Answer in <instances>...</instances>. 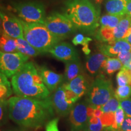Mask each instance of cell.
Instances as JSON below:
<instances>
[{
  "label": "cell",
  "instance_id": "ac0fdd59",
  "mask_svg": "<svg viewBox=\"0 0 131 131\" xmlns=\"http://www.w3.org/2000/svg\"><path fill=\"white\" fill-rule=\"evenodd\" d=\"M131 24V16L125 15L115 28L113 29L114 41L125 39L129 34Z\"/></svg>",
  "mask_w": 131,
  "mask_h": 131
},
{
  "label": "cell",
  "instance_id": "277c9868",
  "mask_svg": "<svg viewBox=\"0 0 131 131\" xmlns=\"http://www.w3.org/2000/svg\"><path fill=\"white\" fill-rule=\"evenodd\" d=\"M21 21L24 31V38L30 45L41 53L49 52L61 38L53 35L42 23H28Z\"/></svg>",
  "mask_w": 131,
  "mask_h": 131
},
{
  "label": "cell",
  "instance_id": "30bf717a",
  "mask_svg": "<svg viewBox=\"0 0 131 131\" xmlns=\"http://www.w3.org/2000/svg\"><path fill=\"white\" fill-rule=\"evenodd\" d=\"M89 104L86 100L75 104L70 112L69 120L72 131H84L89 119Z\"/></svg>",
  "mask_w": 131,
  "mask_h": 131
},
{
  "label": "cell",
  "instance_id": "f1b7e54d",
  "mask_svg": "<svg viewBox=\"0 0 131 131\" xmlns=\"http://www.w3.org/2000/svg\"><path fill=\"white\" fill-rule=\"evenodd\" d=\"M114 95L119 101L129 98L131 95V86L127 85L124 86H118L115 91Z\"/></svg>",
  "mask_w": 131,
  "mask_h": 131
},
{
  "label": "cell",
  "instance_id": "74e56055",
  "mask_svg": "<svg viewBox=\"0 0 131 131\" xmlns=\"http://www.w3.org/2000/svg\"><path fill=\"white\" fill-rule=\"evenodd\" d=\"M6 131H28L27 130V128L26 127H19V128H18V127H14V128H11L9 129H7Z\"/></svg>",
  "mask_w": 131,
  "mask_h": 131
},
{
  "label": "cell",
  "instance_id": "cb8c5ba5",
  "mask_svg": "<svg viewBox=\"0 0 131 131\" xmlns=\"http://www.w3.org/2000/svg\"><path fill=\"white\" fill-rule=\"evenodd\" d=\"M123 66L122 62L119 61V60L118 58L108 57L107 60H106L104 72L107 75H111L114 74L115 72L122 69Z\"/></svg>",
  "mask_w": 131,
  "mask_h": 131
},
{
  "label": "cell",
  "instance_id": "d590c367",
  "mask_svg": "<svg viewBox=\"0 0 131 131\" xmlns=\"http://www.w3.org/2000/svg\"><path fill=\"white\" fill-rule=\"evenodd\" d=\"M110 131H131V117H126L120 128L118 129L112 128Z\"/></svg>",
  "mask_w": 131,
  "mask_h": 131
},
{
  "label": "cell",
  "instance_id": "9c48e42d",
  "mask_svg": "<svg viewBox=\"0 0 131 131\" xmlns=\"http://www.w3.org/2000/svg\"><path fill=\"white\" fill-rule=\"evenodd\" d=\"M30 57L20 52H0V70L7 78H12L27 63Z\"/></svg>",
  "mask_w": 131,
  "mask_h": 131
},
{
  "label": "cell",
  "instance_id": "7402d4cb",
  "mask_svg": "<svg viewBox=\"0 0 131 131\" xmlns=\"http://www.w3.org/2000/svg\"><path fill=\"white\" fill-rule=\"evenodd\" d=\"M123 16L110 14L103 15L100 19V27L106 29L115 28Z\"/></svg>",
  "mask_w": 131,
  "mask_h": 131
},
{
  "label": "cell",
  "instance_id": "60d3db41",
  "mask_svg": "<svg viewBox=\"0 0 131 131\" xmlns=\"http://www.w3.org/2000/svg\"><path fill=\"white\" fill-rule=\"evenodd\" d=\"M93 1H94V2L95 3L96 5L100 6V5H101L103 2H104V0H93Z\"/></svg>",
  "mask_w": 131,
  "mask_h": 131
},
{
  "label": "cell",
  "instance_id": "e0dca14e",
  "mask_svg": "<svg viewBox=\"0 0 131 131\" xmlns=\"http://www.w3.org/2000/svg\"><path fill=\"white\" fill-rule=\"evenodd\" d=\"M128 0H106L105 8L108 14L124 16L127 14Z\"/></svg>",
  "mask_w": 131,
  "mask_h": 131
},
{
  "label": "cell",
  "instance_id": "9a60e30c",
  "mask_svg": "<svg viewBox=\"0 0 131 131\" xmlns=\"http://www.w3.org/2000/svg\"><path fill=\"white\" fill-rule=\"evenodd\" d=\"M100 52L108 57L118 55L123 51H131V45L125 39L117 40L107 44H102L98 47Z\"/></svg>",
  "mask_w": 131,
  "mask_h": 131
},
{
  "label": "cell",
  "instance_id": "d6a6232c",
  "mask_svg": "<svg viewBox=\"0 0 131 131\" xmlns=\"http://www.w3.org/2000/svg\"><path fill=\"white\" fill-rule=\"evenodd\" d=\"M117 58L122 62L124 68H128L131 62V51H123L117 55Z\"/></svg>",
  "mask_w": 131,
  "mask_h": 131
},
{
  "label": "cell",
  "instance_id": "d6986e66",
  "mask_svg": "<svg viewBox=\"0 0 131 131\" xmlns=\"http://www.w3.org/2000/svg\"><path fill=\"white\" fill-rule=\"evenodd\" d=\"M81 73V63L80 59L65 63L64 80L66 83L74 79Z\"/></svg>",
  "mask_w": 131,
  "mask_h": 131
},
{
  "label": "cell",
  "instance_id": "ffe728a7",
  "mask_svg": "<svg viewBox=\"0 0 131 131\" xmlns=\"http://www.w3.org/2000/svg\"><path fill=\"white\" fill-rule=\"evenodd\" d=\"M16 45H17L18 52L24 54L29 57H37L40 55L41 52L34 48L32 45L24 38L16 39Z\"/></svg>",
  "mask_w": 131,
  "mask_h": 131
},
{
  "label": "cell",
  "instance_id": "7c38bea8",
  "mask_svg": "<svg viewBox=\"0 0 131 131\" xmlns=\"http://www.w3.org/2000/svg\"><path fill=\"white\" fill-rule=\"evenodd\" d=\"M49 53L57 60L64 63L79 59L76 49L70 44L66 42H58L49 50Z\"/></svg>",
  "mask_w": 131,
  "mask_h": 131
},
{
  "label": "cell",
  "instance_id": "f546056e",
  "mask_svg": "<svg viewBox=\"0 0 131 131\" xmlns=\"http://www.w3.org/2000/svg\"><path fill=\"white\" fill-rule=\"evenodd\" d=\"M0 119L1 126H2L7 123L8 117L9 118V101L0 100Z\"/></svg>",
  "mask_w": 131,
  "mask_h": 131
},
{
  "label": "cell",
  "instance_id": "603a6c76",
  "mask_svg": "<svg viewBox=\"0 0 131 131\" xmlns=\"http://www.w3.org/2000/svg\"><path fill=\"white\" fill-rule=\"evenodd\" d=\"M7 77L3 73H0V100H7L12 94V89Z\"/></svg>",
  "mask_w": 131,
  "mask_h": 131
},
{
  "label": "cell",
  "instance_id": "2e32d148",
  "mask_svg": "<svg viewBox=\"0 0 131 131\" xmlns=\"http://www.w3.org/2000/svg\"><path fill=\"white\" fill-rule=\"evenodd\" d=\"M64 84L68 89L72 91L79 98L87 94L91 85L84 75L82 74L79 75L68 83Z\"/></svg>",
  "mask_w": 131,
  "mask_h": 131
},
{
  "label": "cell",
  "instance_id": "8d00e7d4",
  "mask_svg": "<svg viewBox=\"0 0 131 131\" xmlns=\"http://www.w3.org/2000/svg\"><path fill=\"white\" fill-rule=\"evenodd\" d=\"M103 114H104V113H103L102 110L101 109V108H97V109H95L94 113V117L100 118L101 116L103 115Z\"/></svg>",
  "mask_w": 131,
  "mask_h": 131
},
{
  "label": "cell",
  "instance_id": "e575fe53",
  "mask_svg": "<svg viewBox=\"0 0 131 131\" xmlns=\"http://www.w3.org/2000/svg\"><path fill=\"white\" fill-rule=\"evenodd\" d=\"M59 118H55L46 124V131H59L58 127V123Z\"/></svg>",
  "mask_w": 131,
  "mask_h": 131
},
{
  "label": "cell",
  "instance_id": "8fae6325",
  "mask_svg": "<svg viewBox=\"0 0 131 131\" xmlns=\"http://www.w3.org/2000/svg\"><path fill=\"white\" fill-rule=\"evenodd\" d=\"M3 32L14 39L24 38V31L20 19L1 13Z\"/></svg>",
  "mask_w": 131,
  "mask_h": 131
},
{
  "label": "cell",
  "instance_id": "836d02e7",
  "mask_svg": "<svg viewBox=\"0 0 131 131\" xmlns=\"http://www.w3.org/2000/svg\"><path fill=\"white\" fill-rule=\"evenodd\" d=\"M119 104L120 107L123 109L126 117H131V98H128L119 101Z\"/></svg>",
  "mask_w": 131,
  "mask_h": 131
},
{
  "label": "cell",
  "instance_id": "4dcf8cb0",
  "mask_svg": "<svg viewBox=\"0 0 131 131\" xmlns=\"http://www.w3.org/2000/svg\"><path fill=\"white\" fill-rule=\"evenodd\" d=\"M125 118L126 115L124 114L123 109L119 106L118 109L115 112V122L111 127L115 129H118L119 128H120L121 126L123 123Z\"/></svg>",
  "mask_w": 131,
  "mask_h": 131
},
{
  "label": "cell",
  "instance_id": "5bb4252c",
  "mask_svg": "<svg viewBox=\"0 0 131 131\" xmlns=\"http://www.w3.org/2000/svg\"><path fill=\"white\" fill-rule=\"evenodd\" d=\"M37 68L42 81L50 93L53 92L59 86H61L64 79L63 75L54 72L45 66L38 67Z\"/></svg>",
  "mask_w": 131,
  "mask_h": 131
},
{
  "label": "cell",
  "instance_id": "8992f818",
  "mask_svg": "<svg viewBox=\"0 0 131 131\" xmlns=\"http://www.w3.org/2000/svg\"><path fill=\"white\" fill-rule=\"evenodd\" d=\"M14 10L19 19L28 23H45L46 12L44 5L36 1H24L14 5Z\"/></svg>",
  "mask_w": 131,
  "mask_h": 131
},
{
  "label": "cell",
  "instance_id": "5b68a950",
  "mask_svg": "<svg viewBox=\"0 0 131 131\" xmlns=\"http://www.w3.org/2000/svg\"><path fill=\"white\" fill-rule=\"evenodd\" d=\"M114 94L111 81L100 74L90 85L85 100L92 107L97 109L106 104Z\"/></svg>",
  "mask_w": 131,
  "mask_h": 131
},
{
  "label": "cell",
  "instance_id": "83f0119b",
  "mask_svg": "<svg viewBox=\"0 0 131 131\" xmlns=\"http://www.w3.org/2000/svg\"><path fill=\"white\" fill-rule=\"evenodd\" d=\"M120 106L119 101L114 95L106 104L101 107L103 113H115Z\"/></svg>",
  "mask_w": 131,
  "mask_h": 131
},
{
  "label": "cell",
  "instance_id": "f35d334b",
  "mask_svg": "<svg viewBox=\"0 0 131 131\" xmlns=\"http://www.w3.org/2000/svg\"><path fill=\"white\" fill-rule=\"evenodd\" d=\"M131 16V0H128L127 5V14Z\"/></svg>",
  "mask_w": 131,
  "mask_h": 131
},
{
  "label": "cell",
  "instance_id": "484cf974",
  "mask_svg": "<svg viewBox=\"0 0 131 131\" xmlns=\"http://www.w3.org/2000/svg\"><path fill=\"white\" fill-rule=\"evenodd\" d=\"M116 79L118 86H131V73L127 68L123 67L117 73Z\"/></svg>",
  "mask_w": 131,
  "mask_h": 131
},
{
  "label": "cell",
  "instance_id": "52a82bcc",
  "mask_svg": "<svg viewBox=\"0 0 131 131\" xmlns=\"http://www.w3.org/2000/svg\"><path fill=\"white\" fill-rule=\"evenodd\" d=\"M51 99L57 114L61 117H66L70 114L79 98L63 84L53 92Z\"/></svg>",
  "mask_w": 131,
  "mask_h": 131
},
{
  "label": "cell",
  "instance_id": "ab89813d",
  "mask_svg": "<svg viewBox=\"0 0 131 131\" xmlns=\"http://www.w3.org/2000/svg\"><path fill=\"white\" fill-rule=\"evenodd\" d=\"M125 40L129 42L130 45H131V24H130V30H129V34L127 37L126 38Z\"/></svg>",
  "mask_w": 131,
  "mask_h": 131
},
{
  "label": "cell",
  "instance_id": "b9f144b4",
  "mask_svg": "<svg viewBox=\"0 0 131 131\" xmlns=\"http://www.w3.org/2000/svg\"><path fill=\"white\" fill-rule=\"evenodd\" d=\"M127 69H128V70H129V72H130L131 73V62H130V64L129 65V66H128V68H127Z\"/></svg>",
  "mask_w": 131,
  "mask_h": 131
},
{
  "label": "cell",
  "instance_id": "ba28073f",
  "mask_svg": "<svg viewBox=\"0 0 131 131\" xmlns=\"http://www.w3.org/2000/svg\"><path fill=\"white\" fill-rule=\"evenodd\" d=\"M44 24L53 35L62 40L76 32L77 28L64 14L53 12L46 18Z\"/></svg>",
  "mask_w": 131,
  "mask_h": 131
},
{
  "label": "cell",
  "instance_id": "d4e9b609",
  "mask_svg": "<svg viewBox=\"0 0 131 131\" xmlns=\"http://www.w3.org/2000/svg\"><path fill=\"white\" fill-rule=\"evenodd\" d=\"M92 41V39L89 37H85L81 34H77L73 37L72 43L75 46L81 45L83 46V51L87 55H89L91 53V50L89 48V42Z\"/></svg>",
  "mask_w": 131,
  "mask_h": 131
},
{
  "label": "cell",
  "instance_id": "44dd1931",
  "mask_svg": "<svg viewBox=\"0 0 131 131\" xmlns=\"http://www.w3.org/2000/svg\"><path fill=\"white\" fill-rule=\"evenodd\" d=\"M0 49L1 52L4 53L18 52L16 39L3 32L0 38Z\"/></svg>",
  "mask_w": 131,
  "mask_h": 131
},
{
  "label": "cell",
  "instance_id": "6da1fadb",
  "mask_svg": "<svg viewBox=\"0 0 131 131\" xmlns=\"http://www.w3.org/2000/svg\"><path fill=\"white\" fill-rule=\"evenodd\" d=\"M8 101L9 118L21 127L38 128L46 124L54 115L50 96L46 99L15 96Z\"/></svg>",
  "mask_w": 131,
  "mask_h": 131
},
{
  "label": "cell",
  "instance_id": "4fadbf2b",
  "mask_svg": "<svg viewBox=\"0 0 131 131\" xmlns=\"http://www.w3.org/2000/svg\"><path fill=\"white\" fill-rule=\"evenodd\" d=\"M108 57L101 52L94 53L87 57L85 63L86 69L90 74L98 75L105 70L106 60Z\"/></svg>",
  "mask_w": 131,
  "mask_h": 131
},
{
  "label": "cell",
  "instance_id": "7a4b0ae2",
  "mask_svg": "<svg viewBox=\"0 0 131 131\" xmlns=\"http://www.w3.org/2000/svg\"><path fill=\"white\" fill-rule=\"evenodd\" d=\"M11 84L16 96L37 99H46L50 96V92L33 62H27L11 78Z\"/></svg>",
  "mask_w": 131,
  "mask_h": 131
},
{
  "label": "cell",
  "instance_id": "4316f807",
  "mask_svg": "<svg viewBox=\"0 0 131 131\" xmlns=\"http://www.w3.org/2000/svg\"><path fill=\"white\" fill-rule=\"evenodd\" d=\"M84 131H106V129L103 126L100 118L93 116L89 118Z\"/></svg>",
  "mask_w": 131,
  "mask_h": 131
},
{
  "label": "cell",
  "instance_id": "3957f363",
  "mask_svg": "<svg viewBox=\"0 0 131 131\" xmlns=\"http://www.w3.org/2000/svg\"><path fill=\"white\" fill-rule=\"evenodd\" d=\"M64 14L77 28L85 32H93L100 26V10L89 0H68Z\"/></svg>",
  "mask_w": 131,
  "mask_h": 131
},
{
  "label": "cell",
  "instance_id": "1f68e13d",
  "mask_svg": "<svg viewBox=\"0 0 131 131\" xmlns=\"http://www.w3.org/2000/svg\"><path fill=\"white\" fill-rule=\"evenodd\" d=\"M101 122L106 129L112 127L115 122V113H104L100 117Z\"/></svg>",
  "mask_w": 131,
  "mask_h": 131
}]
</instances>
